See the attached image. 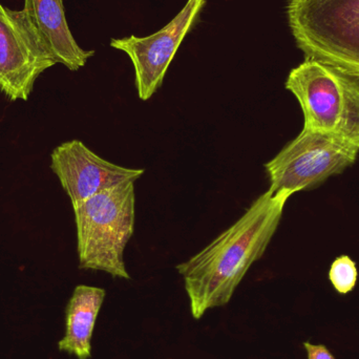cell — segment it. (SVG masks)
<instances>
[{
	"instance_id": "6da1fadb",
	"label": "cell",
	"mask_w": 359,
	"mask_h": 359,
	"mask_svg": "<svg viewBox=\"0 0 359 359\" xmlns=\"http://www.w3.org/2000/svg\"><path fill=\"white\" fill-rule=\"evenodd\" d=\"M291 196L268 189L233 225L177 266L194 318L200 320L208 310L229 303L251 266L267 250Z\"/></svg>"
},
{
	"instance_id": "7a4b0ae2",
	"label": "cell",
	"mask_w": 359,
	"mask_h": 359,
	"mask_svg": "<svg viewBox=\"0 0 359 359\" xmlns=\"http://www.w3.org/2000/svg\"><path fill=\"white\" fill-rule=\"evenodd\" d=\"M73 208L80 268L130 280L124 250L134 234L135 182L100 192Z\"/></svg>"
},
{
	"instance_id": "3957f363",
	"label": "cell",
	"mask_w": 359,
	"mask_h": 359,
	"mask_svg": "<svg viewBox=\"0 0 359 359\" xmlns=\"http://www.w3.org/2000/svg\"><path fill=\"white\" fill-rule=\"evenodd\" d=\"M286 14L305 58L359 80V0H287Z\"/></svg>"
},
{
	"instance_id": "277c9868",
	"label": "cell",
	"mask_w": 359,
	"mask_h": 359,
	"mask_svg": "<svg viewBox=\"0 0 359 359\" xmlns=\"http://www.w3.org/2000/svg\"><path fill=\"white\" fill-rule=\"evenodd\" d=\"M285 88L299 101L304 128L359 145V80L305 58L291 69Z\"/></svg>"
},
{
	"instance_id": "5b68a950",
	"label": "cell",
	"mask_w": 359,
	"mask_h": 359,
	"mask_svg": "<svg viewBox=\"0 0 359 359\" xmlns=\"http://www.w3.org/2000/svg\"><path fill=\"white\" fill-rule=\"evenodd\" d=\"M359 145L346 139L303 128L265 164L272 192H295L318 187L353 165Z\"/></svg>"
},
{
	"instance_id": "8992f818",
	"label": "cell",
	"mask_w": 359,
	"mask_h": 359,
	"mask_svg": "<svg viewBox=\"0 0 359 359\" xmlns=\"http://www.w3.org/2000/svg\"><path fill=\"white\" fill-rule=\"evenodd\" d=\"M55 65L25 10L0 4V92L27 100L36 80Z\"/></svg>"
},
{
	"instance_id": "52a82bcc",
	"label": "cell",
	"mask_w": 359,
	"mask_h": 359,
	"mask_svg": "<svg viewBox=\"0 0 359 359\" xmlns=\"http://www.w3.org/2000/svg\"><path fill=\"white\" fill-rule=\"evenodd\" d=\"M206 2L187 0L175 18L153 35L111 39V48L126 53L134 65L135 83L141 100H149L161 88L170 63L186 36L196 27Z\"/></svg>"
},
{
	"instance_id": "ba28073f",
	"label": "cell",
	"mask_w": 359,
	"mask_h": 359,
	"mask_svg": "<svg viewBox=\"0 0 359 359\" xmlns=\"http://www.w3.org/2000/svg\"><path fill=\"white\" fill-rule=\"evenodd\" d=\"M50 159V168L73 206L100 192L136 182L144 174V170L123 168L102 159L79 140L59 145Z\"/></svg>"
},
{
	"instance_id": "9c48e42d",
	"label": "cell",
	"mask_w": 359,
	"mask_h": 359,
	"mask_svg": "<svg viewBox=\"0 0 359 359\" xmlns=\"http://www.w3.org/2000/svg\"><path fill=\"white\" fill-rule=\"evenodd\" d=\"M23 10L56 65L75 72L94 56L95 50H84L76 41L67 23L63 0H25Z\"/></svg>"
},
{
	"instance_id": "30bf717a",
	"label": "cell",
	"mask_w": 359,
	"mask_h": 359,
	"mask_svg": "<svg viewBox=\"0 0 359 359\" xmlns=\"http://www.w3.org/2000/svg\"><path fill=\"white\" fill-rule=\"evenodd\" d=\"M105 295L104 289L98 287H76L65 310V335L58 344L60 351L78 359L90 358L93 332Z\"/></svg>"
},
{
	"instance_id": "8fae6325",
	"label": "cell",
	"mask_w": 359,
	"mask_h": 359,
	"mask_svg": "<svg viewBox=\"0 0 359 359\" xmlns=\"http://www.w3.org/2000/svg\"><path fill=\"white\" fill-rule=\"evenodd\" d=\"M358 278L356 263L348 255H341L335 259L329 270V280L335 291L341 295H347L354 290Z\"/></svg>"
},
{
	"instance_id": "7c38bea8",
	"label": "cell",
	"mask_w": 359,
	"mask_h": 359,
	"mask_svg": "<svg viewBox=\"0 0 359 359\" xmlns=\"http://www.w3.org/2000/svg\"><path fill=\"white\" fill-rule=\"evenodd\" d=\"M303 346L305 348L306 354H307V359H337L329 348L323 344L305 341Z\"/></svg>"
}]
</instances>
